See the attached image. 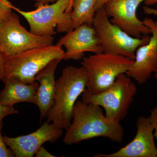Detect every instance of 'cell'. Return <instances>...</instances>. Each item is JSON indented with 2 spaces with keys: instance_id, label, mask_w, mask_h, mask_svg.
Masks as SVG:
<instances>
[{
  "instance_id": "obj_1",
  "label": "cell",
  "mask_w": 157,
  "mask_h": 157,
  "mask_svg": "<svg viewBox=\"0 0 157 157\" xmlns=\"http://www.w3.org/2000/svg\"><path fill=\"white\" fill-rule=\"evenodd\" d=\"M72 117L63 139L67 145L99 137L117 143L123 141L124 128L120 122L106 117L99 105L78 101L74 105Z\"/></svg>"
},
{
  "instance_id": "obj_2",
  "label": "cell",
  "mask_w": 157,
  "mask_h": 157,
  "mask_svg": "<svg viewBox=\"0 0 157 157\" xmlns=\"http://www.w3.org/2000/svg\"><path fill=\"white\" fill-rule=\"evenodd\" d=\"M88 76L84 67L68 66L56 82L52 107L47 116L48 123L67 130L72 122L74 105L86 88Z\"/></svg>"
},
{
  "instance_id": "obj_3",
  "label": "cell",
  "mask_w": 157,
  "mask_h": 157,
  "mask_svg": "<svg viewBox=\"0 0 157 157\" xmlns=\"http://www.w3.org/2000/svg\"><path fill=\"white\" fill-rule=\"evenodd\" d=\"M134 62V60L123 56L104 52L84 57L81 65L88 76L84 92L90 95L103 92L112 85L119 75L126 74Z\"/></svg>"
},
{
  "instance_id": "obj_4",
  "label": "cell",
  "mask_w": 157,
  "mask_h": 157,
  "mask_svg": "<svg viewBox=\"0 0 157 157\" xmlns=\"http://www.w3.org/2000/svg\"><path fill=\"white\" fill-rule=\"evenodd\" d=\"M61 46L51 45L29 49L11 56L5 57L4 78H16L25 83H33L38 73L55 59H63Z\"/></svg>"
},
{
  "instance_id": "obj_5",
  "label": "cell",
  "mask_w": 157,
  "mask_h": 157,
  "mask_svg": "<svg viewBox=\"0 0 157 157\" xmlns=\"http://www.w3.org/2000/svg\"><path fill=\"white\" fill-rule=\"evenodd\" d=\"M137 91V86L132 78L122 73L103 92L90 95L83 92L82 101L99 105L104 109L106 117L120 122L126 117Z\"/></svg>"
},
{
  "instance_id": "obj_6",
  "label": "cell",
  "mask_w": 157,
  "mask_h": 157,
  "mask_svg": "<svg viewBox=\"0 0 157 157\" xmlns=\"http://www.w3.org/2000/svg\"><path fill=\"white\" fill-rule=\"evenodd\" d=\"M71 0H58L51 4L37 7L33 11H24L13 5L12 9L24 17L30 32L39 36H52L72 30L71 13L67 11Z\"/></svg>"
},
{
  "instance_id": "obj_7",
  "label": "cell",
  "mask_w": 157,
  "mask_h": 157,
  "mask_svg": "<svg viewBox=\"0 0 157 157\" xmlns=\"http://www.w3.org/2000/svg\"><path fill=\"white\" fill-rule=\"evenodd\" d=\"M104 8L96 13L93 26L95 29L104 53L119 55L135 60V52L139 46L146 44L150 37L140 38L129 36L109 20Z\"/></svg>"
},
{
  "instance_id": "obj_8",
  "label": "cell",
  "mask_w": 157,
  "mask_h": 157,
  "mask_svg": "<svg viewBox=\"0 0 157 157\" xmlns=\"http://www.w3.org/2000/svg\"><path fill=\"white\" fill-rule=\"evenodd\" d=\"M52 36H39L27 30L14 12L0 25V50L5 57L53 45Z\"/></svg>"
},
{
  "instance_id": "obj_9",
  "label": "cell",
  "mask_w": 157,
  "mask_h": 157,
  "mask_svg": "<svg viewBox=\"0 0 157 157\" xmlns=\"http://www.w3.org/2000/svg\"><path fill=\"white\" fill-rule=\"evenodd\" d=\"M144 1L109 0L103 8L113 24L131 36L140 38L151 34L150 29L137 17V9Z\"/></svg>"
},
{
  "instance_id": "obj_10",
  "label": "cell",
  "mask_w": 157,
  "mask_h": 157,
  "mask_svg": "<svg viewBox=\"0 0 157 157\" xmlns=\"http://www.w3.org/2000/svg\"><path fill=\"white\" fill-rule=\"evenodd\" d=\"M58 45L66 48L63 60L82 59L86 52H103L100 39L93 25H82L69 31L60 39Z\"/></svg>"
},
{
  "instance_id": "obj_11",
  "label": "cell",
  "mask_w": 157,
  "mask_h": 157,
  "mask_svg": "<svg viewBox=\"0 0 157 157\" xmlns=\"http://www.w3.org/2000/svg\"><path fill=\"white\" fill-rule=\"evenodd\" d=\"M143 21L150 29L151 36L147 43L137 48L134 63L126 73L139 84L146 83L157 71V25L151 18Z\"/></svg>"
},
{
  "instance_id": "obj_12",
  "label": "cell",
  "mask_w": 157,
  "mask_h": 157,
  "mask_svg": "<svg viewBox=\"0 0 157 157\" xmlns=\"http://www.w3.org/2000/svg\"><path fill=\"white\" fill-rule=\"evenodd\" d=\"M63 130L45 121L39 129L28 135L15 137L3 136L14 157H33L44 143H55L61 137Z\"/></svg>"
},
{
  "instance_id": "obj_13",
  "label": "cell",
  "mask_w": 157,
  "mask_h": 157,
  "mask_svg": "<svg viewBox=\"0 0 157 157\" xmlns=\"http://www.w3.org/2000/svg\"><path fill=\"white\" fill-rule=\"evenodd\" d=\"M136 125V135L128 144L112 153L96 154L93 157H157L154 131L148 117H139Z\"/></svg>"
},
{
  "instance_id": "obj_14",
  "label": "cell",
  "mask_w": 157,
  "mask_h": 157,
  "mask_svg": "<svg viewBox=\"0 0 157 157\" xmlns=\"http://www.w3.org/2000/svg\"><path fill=\"white\" fill-rule=\"evenodd\" d=\"M61 59H55L41 70L35 77L39 83L36 104L40 115V122L47 117L54 102L56 89V71Z\"/></svg>"
},
{
  "instance_id": "obj_15",
  "label": "cell",
  "mask_w": 157,
  "mask_h": 157,
  "mask_svg": "<svg viewBox=\"0 0 157 157\" xmlns=\"http://www.w3.org/2000/svg\"><path fill=\"white\" fill-rule=\"evenodd\" d=\"M2 81L5 86L0 92V104L14 106L21 102L36 104L37 91L39 87L37 81L27 84L11 78H4Z\"/></svg>"
},
{
  "instance_id": "obj_16",
  "label": "cell",
  "mask_w": 157,
  "mask_h": 157,
  "mask_svg": "<svg viewBox=\"0 0 157 157\" xmlns=\"http://www.w3.org/2000/svg\"><path fill=\"white\" fill-rule=\"evenodd\" d=\"M97 0H73L70 6L72 30L82 25H93Z\"/></svg>"
},
{
  "instance_id": "obj_17",
  "label": "cell",
  "mask_w": 157,
  "mask_h": 157,
  "mask_svg": "<svg viewBox=\"0 0 157 157\" xmlns=\"http://www.w3.org/2000/svg\"><path fill=\"white\" fill-rule=\"evenodd\" d=\"M13 6L8 0H0V25L12 14Z\"/></svg>"
},
{
  "instance_id": "obj_18",
  "label": "cell",
  "mask_w": 157,
  "mask_h": 157,
  "mask_svg": "<svg viewBox=\"0 0 157 157\" xmlns=\"http://www.w3.org/2000/svg\"><path fill=\"white\" fill-rule=\"evenodd\" d=\"M3 125L2 121H0V157H14L12 151L7 147V145L3 139V136L2 135Z\"/></svg>"
},
{
  "instance_id": "obj_19",
  "label": "cell",
  "mask_w": 157,
  "mask_h": 157,
  "mask_svg": "<svg viewBox=\"0 0 157 157\" xmlns=\"http://www.w3.org/2000/svg\"><path fill=\"white\" fill-rule=\"evenodd\" d=\"M18 111L14 108V106H5L0 104V121L7 116L17 114Z\"/></svg>"
},
{
  "instance_id": "obj_20",
  "label": "cell",
  "mask_w": 157,
  "mask_h": 157,
  "mask_svg": "<svg viewBox=\"0 0 157 157\" xmlns=\"http://www.w3.org/2000/svg\"><path fill=\"white\" fill-rule=\"evenodd\" d=\"M148 117L154 131L155 139L157 140V105L150 110Z\"/></svg>"
},
{
  "instance_id": "obj_21",
  "label": "cell",
  "mask_w": 157,
  "mask_h": 157,
  "mask_svg": "<svg viewBox=\"0 0 157 157\" xmlns=\"http://www.w3.org/2000/svg\"><path fill=\"white\" fill-rule=\"evenodd\" d=\"M109 0H97L95 6V11L97 12L98 10L103 8L105 3ZM145 6H150L157 5V0H145L144 1Z\"/></svg>"
},
{
  "instance_id": "obj_22",
  "label": "cell",
  "mask_w": 157,
  "mask_h": 157,
  "mask_svg": "<svg viewBox=\"0 0 157 157\" xmlns=\"http://www.w3.org/2000/svg\"><path fill=\"white\" fill-rule=\"evenodd\" d=\"M35 155L36 157H55V156L53 155L50 153L49 152L47 151L46 149L44 148V147L41 146L38 149V150L35 154Z\"/></svg>"
},
{
  "instance_id": "obj_23",
  "label": "cell",
  "mask_w": 157,
  "mask_h": 157,
  "mask_svg": "<svg viewBox=\"0 0 157 157\" xmlns=\"http://www.w3.org/2000/svg\"><path fill=\"white\" fill-rule=\"evenodd\" d=\"M5 72V56L0 50V81L2 80Z\"/></svg>"
},
{
  "instance_id": "obj_24",
  "label": "cell",
  "mask_w": 157,
  "mask_h": 157,
  "mask_svg": "<svg viewBox=\"0 0 157 157\" xmlns=\"http://www.w3.org/2000/svg\"><path fill=\"white\" fill-rule=\"evenodd\" d=\"M143 11L144 13L147 15H153L157 16V7L156 9L150 8L148 6H144L143 7ZM157 25V21H155Z\"/></svg>"
},
{
  "instance_id": "obj_25",
  "label": "cell",
  "mask_w": 157,
  "mask_h": 157,
  "mask_svg": "<svg viewBox=\"0 0 157 157\" xmlns=\"http://www.w3.org/2000/svg\"><path fill=\"white\" fill-rule=\"evenodd\" d=\"M36 2V6H42V5H47L50 3L55 2L58 0H34Z\"/></svg>"
},
{
  "instance_id": "obj_26",
  "label": "cell",
  "mask_w": 157,
  "mask_h": 157,
  "mask_svg": "<svg viewBox=\"0 0 157 157\" xmlns=\"http://www.w3.org/2000/svg\"><path fill=\"white\" fill-rule=\"evenodd\" d=\"M72 1H73V0H71V2H70V6H69V8H68V10H67V11H68V12H69V11H70V12H71V11H71V10H70V5H71V2H72Z\"/></svg>"
},
{
  "instance_id": "obj_27",
  "label": "cell",
  "mask_w": 157,
  "mask_h": 157,
  "mask_svg": "<svg viewBox=\"0 0 157 157\" xmlns=\"http://www.w3.org/2000/svg\"><path fill=\"white\" fill-rule=\"evenodd\" d=\"M154 76L156 80L157 81V71L155 73H154Z\"/></svg>"
}]
</instances>
